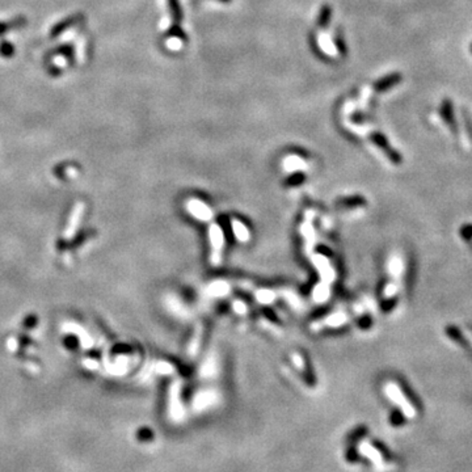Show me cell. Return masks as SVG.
Returning <instances> with one entry per match:
<instances>
[{
    "label": "cell",
    "instance_id": "obj_22",
    "mask_svg": "<svg viewBox=\"0 0 472 472\" xmlns=\"http://www.w3.org/2000/svg\"><path fill=\"white\" fill-rule=\"evenodd\" d=\"M247 310V306H245V303L241 302V300H235V302H234V311L237 312L239 315H245Z\"/></svg>",
    "mask_w": 472,
    "mask_h": 472
},
{
    "label": "cell",
    "instance_id": "obj_20",
    "mask_svg": "<svg viewBox=\"0 0 472 472\" xmlns=\"http://www.w3.org/2000/svg\"><path fill=\"white\" fill-rule=\"evenodd\" d=\"M168 35L169 37H175V38L185 39V33H184V30L181 29L180 24L172 25V26L168 29Z\"/></svg>",
    "mask_w": 472,
    "mask_h": 472
},
{
    "label": "cell",
    "instance_id": "obj_8",
    "mask_svg": "<svg viewBox=\"0 0 472 472\" xmlns=\"http://www.w3.org/2000/svg\"><path fill=\"white\" fill-rule=\"evenodd\" d=\"M231 226H233L234 236L237 239L239 243H248V241H249L250 233L245 223L239 221V219H233V221H231Z\"/></svg>",
    "mask_w": 472,
    "mask_h": 472
},
{
    "label": "cell",
    "instance_id": "obj_17",
    "mask_svg": "<svg viewBox=\"0 0 472 472\" xmlns=\"http://www.w3.org/2000/svg\"><path fill=\"white\" fill-rule=\"evenodd\" d=\"M331 16H332V9L329 5H324V7L321 8L320 13H319V18H317V24L320 28H325L328 26L329 21H331Z\"/></svg>",
    "mask_w": 472,
    "mask_h": 472
},
{
    "label": "cell",
    "instance_id": "obj_16",
    "mask_svg": "<svg viewBox=\"0 0 472 472\" xmlns=\"http://www.w3.org/2000/svg\"><path fill=\"white\" fill-rule=\"evenodd\" d=\"M169 8H171V13L175 20V24H180L181 18H183V12H181V5L179 0H168Z\"/></svg>",
    "mask_w": 472,
    "mask_h": 472
},
{
    "label": "cell",
    "instance_id": "obj_9",
    "mask_svg": "<svg viewBox=\"0 0 472 472\" xmlns=\"http://www.w3.org/2000/svg\"><path fill=\"white\" fill-rule=\"evenodd\" d=\"M402 79H403L402 75L398 74V72H395V74H391V75H387V76L379 79V80L374 84V89H375L377 92L387 91V89H391L392 87L399 84V83L402 81Z\"/></svg>",
    "mask_w": 472,
    "mask_h": 472
},
{
    "label": "cell",
    "instance_id": "obj_24",
    "mask_svg": "<svg viewBox=\"0 0 472 472\" xmlns=\"http://www.w3.org/2000/svg\"><path fill=\"white\" fill-rule=\"evenodd\" d=\"M146 437H147V440L151 437V433H150V432H146V429H143L142 432H139V433H138V438H139L141 441H145Z\"/></svg>",
    "mask_w": 472,
    "mask_h": 472
},
{
    "label": "cell",
    "instance_id": "obj_6",
    "mask_svg": "<svg viewBox=\"0 0 472 472\" xmlns=\"http://www.w3.org/2000/svg\"><path fill=\"white\" fill-rule=\"evenodd\" d=\"M370 139H371V142H373V143H375L378 147L386 152V155L388 156V159H390L391 162L396 163V164L402 162L400 155H399L398 152L392 150L391 146H390V143H388L387 139L384 138L383 134H381V133H371Z\"/></svg>",
    "mask_w": 472,
    "mask_h": 472
},
{
    "label": "cell",
    "instance_id": "obj_19",
    "mask_svg": "<svg viewBox=\"0 0 472 472\" xmlns=\"http://www.w3.org/2000/svg\"><path fill=\"white\" fill-rule=\"evenodd\" d=\"M446 333H448L449 337H450L451 340H454L455 342H458V344H461V345L463 346L467 345V340L461 335V332L455 327H449L448 329H446Z\"/></svg>",
    "mask_w": 472,
    "mask_h": 472
},
{
    "label": "cell",
    "instance_id": "obj_21",
    "mask_svg": "<svg viewBox=\"0 0 472 472\" xmlns=\"http://www.w3.org/2000/svg\"><path fill=\"white\" fill-rule=\"evenodd\" d=\"M158 371L162 374H172L175 371V367L173 365H171L169 362H159L158 365Z\"/></svg>",
    "mask_w": 472,
    "mask_h": 472
},
{
    "label": "cell",
    "instance_id": "obj_10",
    "mask_svg": "<svg viewBox=\"0 0 472 472\" xmlns=\"http://www.w3.org/2000/svg\"><path fill=\"white\" fill-rule=\"evenodd\" d=\"M346 321H348V315L344 312H335L323 319L320 324L324 328H340L345 324Z\"/></svg>",
    "mask_w": 472,
    "mask_h": 472
},
{
    "label": "cell",
    "instance_id": "obj_15",
    "mask_svg": "<svg viewBox=\"0 0 472 472\" xmlns=\"http://www.w3.org/2000/svg\"><path fill=\"white\" fill-rule=\"evenodd\" d=\"M361 453H362L363 455H365V457H367V458H370L371 461L373 462H375V463H378V462L381 461L382 459V457H381V454H379V451L377 450V449L374 448V445H370V444H362L361 445Z\"/></svg>",
    "mask_w": 472,
    "mask_h": 472
},
{
    "label": "cell",
    "instance_id": "obj_26",
    "mask_svg": "<svg viewBox=\"0 0 472 472\" xmlns=\"http://www.w3.org/2000/svg\"><path fill=\"white\" fill-rule=\"evenodd\" d=\"M471 50H472V46H471Z\"/></svg>",
    "mask_w": 472,
    "mask_h": 472
},
{
    "label": "cell",
    "instance_id": "obj_14",
    "mask_svg": "<svg viewBox=\"0 0 472 472\" xmlns=\"http://www.w3.org/2000/svg\"><path fill=\"white\" fill-rule=\"evenodd\" d=\"M254 296H256V299H257L258 303L265 304V306L271 304L275 300V292L271 291V290H269V289L257 290V291L254 292Z\"/></svg>",
    "mask_w": 472,
    "mask_h": 472
},
{
    "label": "cell",
    "instance_id": "obj_11",
    "mask_svg": "<svg viewBox=\"0 0 472 472\" xmlns=\"http://www.w3.org/2000/svg\"><path fill=\"white\" fill-rule=\"evenodd\" d=\"M329 296H331V290H329V283L328 282L321 281L312 290V298H314L316 303H324V302L329 299Z\"/></svg>",
    "mask_w": 472,
    "mask_h": 472
},
{
    "label": "cell",
    "instance_id": "obj_27",
    "mask_svg": "<svg viewBox=\"0 0 472 472\" xmlns=\"http://www.w3.org/2000/svg\"><path fill=\"white\" fill-rule=\"evenodd\" d=\"M471 239H472V236H471Z\"/></svg>",
    "mask_w": 472,
    "mask_h": 472
},
{
    "label": "cell",
    "instance_id": "obj_25",
    "mask_svg": "<svg viewBox=\"0 0 472 472\" xmlns=\"http://www.w3.org/2000/svg\"><path fill=\"white\" fill-rule=\"evenodd\" d=\"M218 1H222V3H229L231 0H218Z\"/></svg>",
    "mask_w": 472,
    "mask_h": 472
},
{
    "label": "cell",
    "instance_id": "obj_18",
    "mask_svg": "<svg viewBox=\"0 0 472 472\" xmlns=\"http://www.w3.org/2000/svg\"><path fill=\"white\" fill-rule=\"evenodd\" d=\"M405 415L403 412L402 409H396L394 412L391 413V416H390V423H391L392 427H403L405 424Z\"/></svg>",
    "mask_w": 472,
    "mask_h": 472
},
{
    "label": "cell",
    "instance_id": "obj_1",
    "mask_svg": "<svg viewBox=\"0 0 472 472\" xmlns=\"http://www.w3.org/2000/svg\"><path fill=\"white\" fill-rule=\"evenodd\" d=\"M209 244H210V261L213 265H219L222 261L226 239L222 227L217 223L209 226Z\"/></svg>",
    "mask_w": 472,
    "mask_h": 472
},
{
    "label": "cell",
    "instance_id": "obj_5",
    "mask_svg": "<svg viewBox=\"0 0 472 472\" xmlns=\"http://www.w3.org/2000/svg\"><path fill=\"white\" fill-rule=\"evenodd\" d=\"M312 264H314V266L317 269V271H319L321 281L328 282V283H332V282L335 281V269L332 266L331 261L328 260V257H325L323 254L315 253L314 256H312Z\"/></svg>",
    "mask_w": 472,
    "mask_h": 472
},
{
    "label": "cell",
    "instance_id": "obj_7",
    "mask_svg": "<svg viewBox=\"0 0 472 472\" xmlns=\"http://www.w3.org/2000/svg\"><path fill=\"white\" fill-rule=\"evenodd\" d=\"M230 291H231V286L229 285V282L219 279V281H214L212 283H209L206 290H205V294L209 298L218 299V298H225Z\"/></svg>",
    "mask_w": 472,
    "mask_h": 472
},
{
    "label": "cell",
    "instance_id": "obj_12",
    "mask_svg": "<svg viewBox=\"0 0 472 472\" xmlns=\"http://www.w3.org/2000/svg\"><path fill=\"white\" fill-rule=\"evenodd\" d=\"M441 116H442L445 122L449 125V127L453 129V130H455L457 122H455L454 110H453V104H451V101L445 100V101L442 102V105H441Z\"/></svg>",
    "mask_w": 472,
    "mask_h": 472
},
{
    "label": "cell",
    "instance_id": "obj_3",
    "mask_svg": "<svg viewBox=\"0 0 472 472\" xmlns=\"http://www.w3.org/2000/svg\"><path fill=\"white\" fill-rule=\"evenodd\" d=\"M384 391H386L387 396L391 398L392 402L399 404V407L404 412L405 416H415L416 415V408L413 407L412 403L409 402V399L407 398V394L399 384L394 383V382L387 383L384 386Z\"/></svg>",
    "mask_w": 472,
    "mask_h": 472
},
{
    "label": "cell",
    "instance_id": "obj_2",
    "mask_svg": "<svg viewBox=\"0 0 472 472\" xmlns=\"http://www.w3.org/2000/svg\"><path fill=\"white\" fill-rule=\"evenodd\" d=\"M185 212L197 222L210 223L214 218V212L208 204L200 198H188L184 204Z\"/></svg>",
    "mask_w": 472,
    "mask_h": 472
},
{
    "label": "cell",
    "instance_id": "obj_23",
    "mask_svg": "<svg viewBox=\"0 0 472 472\" xmlns=\"http://www.w3.org/2000/svg\"><path fill=\"white\" fill-rule=\"evenodd\" d=\"M336 46H337L338 51H340V53H341L342 55H345V53H346V46L344 45V41H342V38H341V37H340V35H338V37H336Z\"/></svg>",
    "mask_w": 472,
    "mask_h": 472
},
{
    "label": "cell",
    "instance_id": "obj_13",
    "mask_svg": "<svg viewBox=\"0 0 472 472\" xmlns=\"http://www.w3.org/2000/svg\"><path fill=\"white\" fill-rule=\"evenodd\" d=\"M215 400V394L213 391H201L198 392L194 398V408L204 409L209 405H212Z\"/></svg>",
    "mask_w": 472,
    "mask_h": 472
},
{
    "label": "cell",
    "instance_id": "obj_4",
    "mask_svg": "<svg viewBox=\"0 0 472 472\" xmlns=\"http://www.w3.org/2000/svg\"><path fill=\"white\" fill-rule=\"evenodd\" d=\"M169 413L171 417L177 420H180L184 415V407L181 403V383L180 382H175L171 386V391H169Z\"/></svg>",
    "mask_w": 472,
    "mask_h": 472
}]
</instances>
